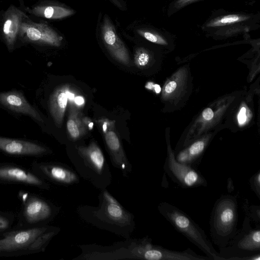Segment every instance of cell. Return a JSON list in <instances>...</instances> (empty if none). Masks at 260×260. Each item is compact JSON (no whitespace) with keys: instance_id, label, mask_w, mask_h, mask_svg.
Instances as JSON below:
<instances>
[{"instance_id":"obj_1","label":"cell","mask_w":260,"mask_h":260,"mask_svg":"<svg viewBox=\"0 0 260 260\" xmlns=\"http://www.w3.org/2000/svg\"><path fill=\"white\" fill-rule=\"evenodd\" d=\"M97 206H79L76 212L86 223L102 230L128 239L134 231V214L126 210L107 189L100 190Z\"/></svg>"},{"instance_id":"obj_2","label":"cell","mask_w":260,"mask_h":260,"mask_svg":"<svg viewBox=\"0 0 260 260\" xmlns=\"http://www.w3.org/2000/svg\"><path fill=\"white\" fill-rule=\"evenodd\" d=\"M69 157L78 175L95 188L107 189L111 184L109 166L95 141H91L87 145H74L69 152Z\"/></svg>"},{"instance_id":"obj_3","label":"cell","mask_w":260,"mask_h":260,"mask_svg":"<svg viewBox=\"0 0 260 260\" xmlns=\"http://www.w3.org/2000/svg\"><path fill=\"white\" fill-rule=\"evenodd\" d=\"M238 202L236 196L223 194L215 202L209 220L210 235L219 248L228 245L238 231Z\"/></svg>"},{"instance_id":"obj_4","label":"cell","mask_w":260,"mask_h":260,"mask_svg":"<svg viewBox=\"0 0 260 260\" xmlns=\"http://www.w3.org/2000/svg\"><path fill=\"white\" fill-rule=\"evenodd\" d=\"M159 213L177 230L209 257L223 260L214 249L204 231L183 211L166 202L157 206Z\"/></svg>"},{"instance_id":"obj_5","label":"cell","mask_w":260,"mask_h":260,"mask_svg":"<svg viewBox=\"0 0 260 260\" xmlns=\"http://www.w3.org/2000/svg\"><path fill=\"white\" fill-rule=\"evenodd\" d=\"M238 96V94H231L223 96L200 112L187 127L178 142L174 153L219 125Z\"/></svg>"},{"instance_id":"obj_6","label":"cell","mask_w":260,"mask_h":260,"mask_svg":"<svg viewBox=\"0 0 260 260\" xmlns=\"http://www.w3.org/2000/svg\"><path fill=\"white\" fill-rule=\"evenodd\" d=\"M219 253L223 260H260V226L252 228L245 216L242 228Z\"/></svg>"},{"instance_id":"obj_7","label":"cell","mask_w":260,"mask_h":260,"mask_svg":"<svg viewBox=\"0 0 260 260\" xmlns=\"http://www.w3.org/2000/svg\"><path fill=\"white\" fill-rule=\"evenodd\" d=\"M19 196L22 203L16 229L48 224L59 212V206L40 196L21 192Z\"/></svg>"},{"instance_id":"obj_8","label":"cell","mask_w":260,"mask_h":260,"mask_svg":"<svg viewBox=\"0 0 260 260\" xmlns=\"http://www.w3.org/2000/svg\"><path fill=\"white\" fill-rule=\"evenodd\" d=\"M259 13L228 12L213 13L202 24V29L208 35L214 33L234 34L249 32L259 26Z\"/></svg>"},{"instance_id":"obj_9","label":"cell","mask_w":260,"mask_h":260,"mask_svg":"<svg viewBox=\"0 0 260 260\" xmlns=\"http://www.w3.org/2000/svg\"><path fill=\"white\" fill-rule=\"evenodd\" d=\"M141 239H125L111 245L97 244L79 245L81 253L75 260H118L126 258L139 259Z\"/></svg>"},{"instance_id":"obj_10","label":"cell","mask_w":260,"mask_h":260,"mask_svg":"<svg viewBox=\"0 0 260 260\" xmlns=\"http://www.w3.org/2000/svg\"><path fill=\"white\" fill-rule=\"evenodd\" d=\"M48 224L11 230L0 236V256L29 254V248L37 237L50 228Z\"/></svg>"},{"instance_id":"obj_11","label":"cell","mask_w":260,"mask_h":260,"mask_svg":"<svg viewBox=\"0 0 260 260\" xmlns=\"http://www.w3.org/2000/svg\"><path fill=\"white\" fill-rule=\"evenodd\" d=\"M164 169L171 180L182 188L206 187L208 185L206 178L197 168L176 160L169 138L167 141V157Z\"/></svg>"},{"instance_id":"obj_12","label":"cell","mask_w":260,"mask_h":260,"mask_svg":"<svg viewBox=\"0 0 260 260\" xmlns=\"http://www.w3.org/2000/svg\"><path fill=\"white\" fill-rule=\"evenodd\" d=\"M98 123L104 133L105 145L113 166L120 171L123 177H128L133 171L132 165L116 131L115 121L103 118L99 119Z\"/></svg>"},{"instance_id":"obj_13","label":"cell","mask_w":260,"mask_h":260,"mask_svg":"<svg viewBox=\"0 0 260 260\" xmlns=\"http://www.w3.org/2000/svg\"><path fill=\"white\" fill-rule=\"evenodd\" d=\"M31 171L47 181L61 186H71L80 182V176L69 166L58 162L34 161Z\"/></svg>"},{"instance_id":"obj_14","label":"cell","mask_w":260,"mask_h":260,"mask_svg":"<svg viewBox=\"0 0 260 260\" xmlns=\"http://www.w3.org/2000/svg\"><path fill=\"white\" fill-rule=\"evenodd\" d=\"M187 67L179 69L167 79L162 90L161 99L166 106L177 108L191 90V75Z\"/></svg>"},{"instance_id":"obj_15","label":"cell","mask_w":260,"mask_h":260,"mask_svg":"<svg viewBox=\"0 0 260 260\" xmlns=\"http://www.w3.org/2000/svg\"><path fill=\"white\" fill-rule=\"evenodd\" d=\"M0 183L17 184L48 190L50 184L31 170L13 163H0Z\"/></svg>"},{"instance_id":"obj_16","label":"cell","mask_w":260,"mask_h":260,"mask_svg":"<svg viewBox=\"0 0 260 260\" xmlns=\"http://www.w3.org/2000/svg\"><path fill=\"white\" fill-rule=\"evenodd\" d=\"M25 17L20 24L18 37L29 43L54 47L61 45L63 38L54 29L45 23L28 21Z\"/></svg>"},{"instance_id":"obj_17","label":"cell","mask_w":260,"mask_h":260,"mask_svg":"<svg viewBox=\"0 0 260 260\" xmlns=\"http://www.w3.org/2000/svg\"><path fill=\"white\" fill-rule=\"evenodd\" d=\"M0 151L15 156L41 157L50 154L52 151L38 143L0 137Z\"/></svg>"},{"instance_id":"obj_18","label":"cell","mask_w":260,"mask_h":260,"mask_svg":"<svg viewBox=\"0 0 260 260\" xmlns=\"http://www.w3.org/2000/svg\"><path fill=\"white\" fill-rule=\"evenodd\" d=\"M252 99L249 96L238 95L231 106L226 116V124L238 129L248 127L253 120Z\"/></svg>"},{"instance_id":"obj_19","label":"cell","mask_w":260,"mask_h":260,"mask_svg":"<svg viewBox=\"0 0 260 260\" xmlns=\"http://www.w3.org/2000/svg\"><path fill=\"white\" fill-rule=\"evenodd\" d=\"M101 34L103 43L111 55L121 63L129 65L130 58L128 51L117 35L114 26L107 17L103 20Z\"/></svg>"},{"instance_id":"obj_20","label":"cell","mask_w":260,"mask_h":260,"mask_svg":"<svg viewBox=\"0 0 260 260\" xmlns=\"http://www.w3.org/2000/svg\"><path fill=\"white\" fill-rule=\"evenodd\" d=\"M0 105L13 112L27 115L39 122L43 120L38 110L17 90L0 92Z\"/></svg>"},{"instance_id":"obj_21","label":"cell","mask_w":260,"mask_h":260,"mask_svg":"<svg viewBox=\"0 0 260 260\" xmlns=\"http://www.w3.org/2000/svg\"><path fill=\"white\" fill-rule=\"evenodd\" d=\"M214 133L206 134L174 153L176 160L180 163L197 168L213 139Z\"/></svg>"},{"instance_id":"obj_22","label":"cell","mask_w":260,"mask_h":260,"mask_svg":"<svg viewBox=\"0 0 260 260\" xmlns=\"http://www.w3.org/2000/svg\"><path fill=\"white\" fill-rule=\"evenodd\" d=\"M25 16L24 13L14 7L9 8L4 15L2 24V35L10 51L14 49L18 37L20 24Z\"/></svg>"},{"instance_id":"obj_23","label":"cell","mask_w":260,"mask_h":260,"mask_svg":"<svg viewBox=\"0 0 260 260\" xmlns=\"http://www.w3.org/2000/svg\"><path fill=\"white\" fill-rule=\"evenodd\" d=\"M68 85L56 88L49 100V110L54 122L58 127L61 126L69 95Z\"/></svg>"},{"instance_id":"obj_24","label":"cell","mask_w":260,"mask_h":260,"mask_svg":"<svg viewBox=\"0 0 260 260\" xmlns=\"http://www.w3.org/2000/svg\"><path fill=\"white\" fill-rule=\"evenodd\" d=\"M137 32L147 41L160 47L166 53L175 48V37L169 32L148 28L139 29Z\"/></svg>"},{"instance_id":"obj_25","label":"cell","mask_w":260,"mask_h":260,"mask_svg":"<svg viewBox=\"0 0 260 260\" xmlns=\"http://www.w3.org/2000/svg\"><path fill=\"white\" fill-rule=\"evenodd\" d=\"M87 128L81 113L71 105L67 122V130L70 140L73 142L80 140L86 135Z\"/></svg>"},{"instance_id":"obj_26","label":"cell","mask_w":260,"mask_h":260,"mask_svg":"<svg viewBox=\"0 0 260 260\" xmlns=\"http://www.w3.org/2000/svg\"><path fill=\"white\" fill-rule=\"evenodd\" d=\"M34 15L51 19H60L73 15L74 11L58 5H39L30 10Z\"/></svg>"},{"instance_id":"obj_27","label":"cell","mask_w":260,"mask_h":260,"mask_svg":"<svg viewBox=\"0 0 260 260\" xmlns=\"http://www.w3.org/2000/svg\"><path fill=\"white\" fill-rule=\"evenodd\" d=\"M154 61V55L149 50L140 47L137 48L134 54V63L140 69L150 66Z\"/></svg>"},{"instance_id":"obj_28","label":"cell","mask_w":260,"mask_h":260,"mask_svg":"<svg viewBox=\"0 0 260 260\" xmlns=\"http://www.w3.org/2000/svg\"><path fill=\"white\" fill-rule=\"evenodd\" d=\"M204 0H173L168 5L167 15L172 16L177 12L194 3Z\"/></svg>"},{"instance_id":"obj_29","label":"cell","mask_w":260,"mask_h":260,"mask_svg":"<svg viewBox=\"0 0 260 260\" xmlns=\"http://www.w3.org/2000/svg\"><path fill=\"white\" fill-rule=\"evenodd\" d=\"M15 216L10 213L0 212V236L12 230Z\"/></svg>"},{"instance_id":"obj_30","label":"cell","mask_w":260,"mask_h":260,"mask_svg":"<svg viewBox=\"0 0 260 260\" xmlns=\"http://www.w3.org/2000/svg\"><path fill=\"white\" fill-rule=\"evenodd\" d=\"M245 216L250 220L259 225L260 223V206L253 205H250L248 200H246L243 207Z\"/></svg>"},{"instance_id":"obj_31","label":"cell","mask_w":260,"mask_h":260,"mask_svg":"<svg viewBox=\"0 0 260 260\" xmlns=\"http://www.w3.org/2000/svg\"><path fill=\"white\" fill-rule=\"evenodd\" d=\"M251 189L260 200V170L253 174L249 180Z\"/></svg>"}]
</instances>
